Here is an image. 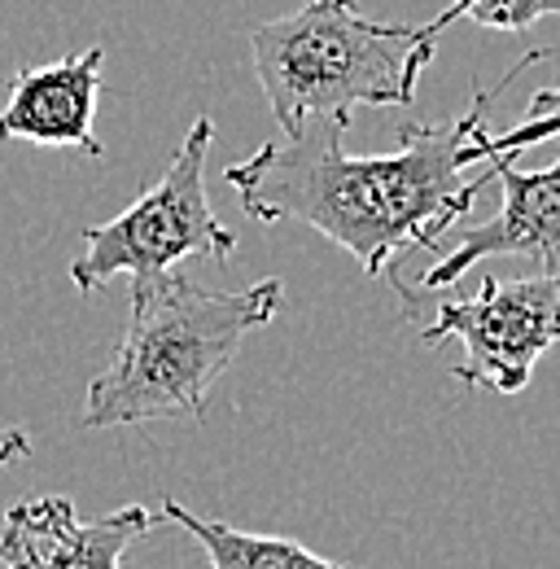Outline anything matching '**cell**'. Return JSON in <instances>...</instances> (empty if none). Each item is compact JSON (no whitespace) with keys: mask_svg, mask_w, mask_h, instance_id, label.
<instances>
[{"mask_svg":"<svg viewBox=\"0 0 560 569\" xmlns=\"http://www.w3.org/2000/svg\"><path fill=\"white\" fill-rule=\"evenodd\" d=\"M214 141V119H198L180 141L167 176L149 184L123 214L83 228V254L70 263V281L79 293H101L114 277H153L171 272L180 259L228 263L237 250V232L219 223L207 198V158Z\"/></svg>","mask_w":560,"mask_h":569,"instance_id":"277c9868","label":"cell"},{"mask_svg":"<svg viewBox=\"0 0 560 569\" xmlns=\"http://www.w3.org/2000/svg\"><path fill=\"white\" fill-rule=\"evenodd\" d=\"M158 508L128 503L83 521L67 496L22 499L0 526L4 569H123V552L158 526Z\"/></svg>","mask_w":560,"mask_h":569,"instance_id":"52a82bcc","label":"cell"},{"mask_svg":"<svg viewBox=\"0 0 560 569\" xmlns=\"http://www.w3.org/2000/svg\"><path fill=\"white\" fill-rule=\"evenodd\" d=\"M438 36L433 22L368 18L354 0H307L250 31V58L280 132L298 137L311 119L350 128L359 106H412Z\"/></svg>","mask_w":560,"mask_h":569,"instance_id":"3957f363","label":"cell"},{"mask_svg":"<svg viewBox=\"0 0 560 569\" xmlns=\"http://www.w3.org/2000/svg\"><path fill=\"white\" fill-rule=\"evenodd\" d=\"M162 521H176L184 535H193L210 557V569H350L342 561H329L320 552H311L298 539H277V535H250L223 521L198 517L193 508H184L180 499H162L158 503Z\"/></svg>","mask_w":560,"mask_h":569,"instance_id":"9c48e42d","label":"cell"},{"mask_svg":"<svg viewBox=\"0 0 560 569\" xmlns=\"http://www.w3.org/2000/svg\"><path fill=\"white\" fill-rule=\"evenodd\" d=\"M464 342L460 386H482L503 399L521 395L534 377V363L560 342V272L534 277H482L478 293H456L438 302L433 325L420 329L424 347Z\"/></svg>","mask_w":560,"mask_h":569,"instance_id":"5b68a950","label":"cell"},{"mask_svg":"<svg viewBox=\"0 0 560 569\" xmlns=\"http://www.w3.org/2000/svg\"><path fill=\"white\" fill-rule=\"evenodd\" d=\"M280 302L277 277L250 289H207L176 268L137 277L119 351L88 386L83 429L202 421L214 381L254 329L277 320Z\"/></svg>","mask_w":560,"mask_h":569,"instance_id":"7a4b0ae2","label":"cell"},{"mask_svg":"<svg viewBox=\"0 0 560 569\" xmlns=\"http://www.w3.org/2000/svg\"><path fill=\"white\" fill-rule=\"evenodd\" d=\"M101 67L106 53H70L62 62H44L9 79V101L0 110V141L70 144L92 158H106L97 141V97H101Z\"/></svg>","mask_w":560,"mask_h":569,"instance_id":"ba28073f","label":"cell"},{"mask_svg":"<svg viewBox=\"0 0 560 569\" xmlns=\"http://www.w3.org/2000/svg\"><path fill=\"white\" fill-rule=\"evenodd\" d=\"M548 13H560V0H451L438 18H429L438 31H447L451 22L469 18L478 27H490V31H526L530 22L548 18Z\"/></svg>","mask_w":560,"mask_h":569,"instance_id":"30bf717a","label":"cell"},{"mask_svg":"<svg viewBox=\"0 0 560 569\" xmlns=\"http://www.w3.org/2000/svg\"><path fill=\"white\" fill-rule=\"evenodd\" d=\"M560 137V88L557 92H534L526 106V119L517 128H508L503 137H487V162L494 158H512L530 144H543Z\"/></svg>","mask_w":560,"mask_h":569,"instance_id":"8fae6325","label":"cell"},{"mask_svg":"<svg viewBox=\"0 0 560 569\" xmlns=\"http://www.w3.org/2000/svg\"><path fill=\"white\" fill-rule=\"evenodd\" d=\"M490 171L503 189L499 214L473 228H456V246L438 254V263L420 277V289H447L490 259H534L543 268L560 263V158L539 171L494 158Z\"/></svg>","mask_w":560,"mask_h":569,"instance_id":"8992f818","label":"cell"},{"mask_svg":"<svg viewBox=\"0 0 560 569\" xmlns=\"http://www.w3.org/2000/svg\"><path fill=\"white\" fill-rule=\"evenodd\" d=\"M557 49H530L499 74L494 88L473 92L469 110L447 123H403L394 153H347L338 119H311L298 137L254 149L232 162L223 180L237 189L241 207L259 223L302 219L333 246H342L363 277L394 272L403 250H438L478 193L494 180L482 171L464 180L473 162H487L490 101L530 67L548 62Z\"/></svg>","mask_w":560,"mask_h":569,"instance_id":"6da1fadb","label":"cell"},{"mask_svg":"<svg viewBox=\"0 0 560 569\" xmlns=\"http://www.w3.org/2000/svg\"><path fill=\"white\" fill-rule=\"evenodd\" d=\"M27 456H31V433L18 426L0 429V469L13 465V460H27Z\"/></svg>","mask_w":560,"mask_h":569,"instance_id":"7c38bea8","label":"cell"}]
</instances>
